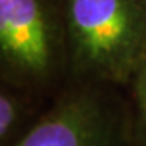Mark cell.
<instances>
[{
    "instance_id": "obj_1",
    "label": "cell",
    "mask_w": 146,
    "mask_h": 146,
    "mask_svg": "<svg viewBox=\"0 0 146 146\" xmlns=\"http://www.w3.org/2000/svg\"><path fill=\"white\" fill-rule=\"evenodd\" d=\"M67 27L90 76L128 82L146 64V0H69Z\"/></svg>"
},
{
    "instance_id": "obj_2",
    "label": "cell",
    "mask_w": 146,
    "mask_h": 146,
    "mask_svg": "<svg viewBox=\"0 0 146 146\" xmlns=\"http://www.w3.org/2000/svg\"><path fill=\"white\" fill-rule=\"evenodd\" d=\"M112 113L97 97L79 94L61 100L14 146H115Z\"/></svg>"
},
{
    "instance_id": "obj_3",
    "label": "cell",
    "mask_w": 146,
    "mask_h": 146,
    "mask_svg": "<svg viewBox=\"0 0 146 146\" xmlns=\"http://www.w3.org/2000/svg\"><path fill=\"white\" fill-rule=\"evenodd\" d=\"M0 49L19 70H46L51 54L49 36L39 0H0Z\"/></svg>"
},
{
    "instance_id": "obj_4",
    "label": "cell",
    "mask_w": 146,
    "mask_h": 146,
    "mask_svg": "<svg viewBox=\"0 0 146 146\" xmlns=\"http://www.w3.org/2000/svg\"><path fill=\"white\" fill-rule=\"evenodd\" d=\"M19 115H21V108H19L17 97L3 91L0 96V137L2 140H5L17 127Z\"/></svg>"
},
{
    "instance_id": "obj_5",
    "label": "cell",
    "mask_w": 146,
    "mask_h": 146,
    "mask_svg": "<svg viewBox=\"0 0 146 146\" xmlns=\"http://www.w3.org/2000/svg\"><path fill=\"white\" fill-rule=\"evenodd\" d=\"M133 82H134V100L139 112V119L146 133V64L139 70Z\"/></svg>"
}]
</instances>
